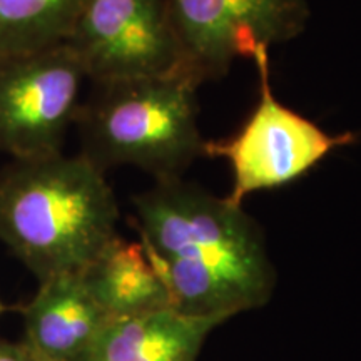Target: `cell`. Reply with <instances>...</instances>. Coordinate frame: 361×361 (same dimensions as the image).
Wrapping results in <instances>:
<instances>
[{
    "instance_id": "3957f363",
    "label": "cell",
    "mask_w": 361,
    "mask_h": 361,
    "mask_svg": "<svg viewBox=\"0 0 361 361\" xmlns=\"http://www.w3.org/2000/svg\"><path fill=\"white\" fill-rule=\"evenodd\" d=\"M92 84L75 124L80 154L102 173L134 166L156 180L180 178L204 156L197 126L201 84L186 71Z\"/></svg>"
},
{
    "instance_id": "6da1fadb",
    "label": "cell",
    "mask_w": 361,
    "mask_h": 361,
    "mask_svg": "<svg viewBox=\"0 0 361 361\" xmlns=\"http://www.w3.org/2000/svg\"><path fill=\"white\" fill-rule=\"evenodd\" d=\"M133 206L139 241L174 310L233 318L268 303L274 269L243 206L183 176L157 179Z\"/></svg>"
},
{
    "instance_id": "7a4b0ae2",
    "label": "cell",
    "mask_w": 361,
    "mask_h": 361,
    "mask_svg": "<svg viewBox=\"0 0 361 361\" xmlns=\"http://www.w3.org/2000/svg\"><path fill=\"white\" fill-rule=\"evenodd\" d=\"M117 223L106 173L80 152L0 169V241L39 281L84 271L117 236Z\"/></svg>"
},
{
    "instance_id": "4fadbf2b",
    "label": "cell",
    "mask_w": 361,
    "mask_h": 361,
    "mask_svg": "<svg viewBox=\"0 0 361 361\" xmlns=\"http://www.w3.org/2000/svg\"><path fill=\"white\" fill-rule=\"evenodd\" d=\"M25 345H27V343H25ZM27 346H29V345H27ZM27 361H57V360L47 358V356L37 353V351H34V350L29 346V358H27Z\"/></svg>"
},
{
    "instance_id": "8992f818",
    "label": "cell",
    "mask_w": 361,
    "mask_h": 361,
    "mask_svg": "<svg viewBox=\"0 0 361 361\" xmlns=\"http://www.w3.org/2000/svg\"><path fill=\"white\" fill-rule=\"evenodd\" d=\"M180 49L183 69L197 82L218 80L236 59L259 45L283 44L303 34L306 0H166Z\"/></svg>"
},
{
    "instance_id": "5b68a950",
    "label": "cell",
    "mask_w": 361,
    "mask_h": 361,
    "mask_svg": "<svg viewBox=\"0 0 361 361\" xmlns=\"http://www.w3.org/2000/svg\"><path fill=\"white\" fill-rule=\"evenodd\" d=\"M85 79L67 42L0 57V151L12 159L62 152Z\"/></svg>"
},
{
    "instance_id": "ba28073f",
    "label": "cell",
    "mask_w": 361,
    "mask_h": 361,
    "mask_svg": "<svg viewBox=\"0 0 361 361\" xmlns=\"http://www.w3.org/2000/svg\"><path fill=\"white\" fill-rule=\"evenodd\" d=\"M20 313L24 341L57 361H79L111 319L94 298L82 271L39 281L37 293L20 306Z\"/></svg>"
},
{
    "instance_id": "52a82bcc",
    "label": "cell",
    "mask_w": 361,
    "mask_h": 361,
    "mask_svg": "<svg viewBox=\"0 0 361 361\" xmlns=\"http://www.w3.org/2000/svg\"><path fill=\"white\" fill-rule=\"evenodd\" d=\"M66 42L92 82L184 71L166 0H85Z\"/></svg>"
},
{
    "instance_id": "277c9868",
    "label": "cell",
    "mask_w": 361,
    "mask_h": 361,
    "mask_svg": "<svg viewBox=\"0 0 361 361\" xmlns=\"http://www.w3.org/2000/svg\"><path fill=\"white\" fill-rule=\"evenodd\" d=\"M251 61L259 79L255 109L231 137L204 144V156L223 157L231 168L233 188L226 200L234 206H243L250 194L286 186L310 173L335 149L358 141L355 133L328 134L278 101L271 84L268 45H259Z\"/></svg>"
},
{
    "instance_id": "9c48e42d",
    "label": "cell",
    "mask_w": 361,
    "mask_h": 361,
    "mask_svg": "<svg viewBox=\"0 0 361 361\" xmlns=\"http://www.w3.org/2000/svg\"><path fill=\"white\" fill-rule=\"evenodd\" d=\"M229 318L174 308L112 318L79 361H196L207 335Z\"/></svg>"
},
{
    "instance_id": "7c38bea8",
    "label": "cell",
    "mask_w": 361,
    "mask_h": 361,
    "mask_svg": "<svg viewBox=\"0 0 361 361\" xmlns=\"http://www.w3.org/2000/svg\"><path fill=\"white\" fill-rule=\"evenodd\" d=\"M29 358V346L22 340L12 343L0 338V361H27Z\"/></svg>"
},
{
    "instance_id": "8fae6325",
    "label": "cell",
    "mask_w": 361,
    "mask_h": 361,
    "mask_svg": "<svg viewBox=\"0 0 361 361\" xmlns=\"http://www.w3.org/2000/svg\"><path fill=\"white\" fill-rule=\"evenodd\" d=\"M85 0H0V57L69 39Z\"/></svg>"
},
{
    "instance_id": "30bf717a",
    "label": "cell",
    "mask_w": 361,
    "mask_h": 361,
    "mask_svg": "<svg viewBox=\"0 0 361 361\" xmlns=\"http://www.w3.org/2000/svg\"><path fill=\"white\" fill-rule=\"evenodd\" d=\"M82 273L111 319L173 308L141 241H128L117 234Z\"/></svg>"
},
{
    "instance_id": "5bb4252c",
    "label": "cell",
    "mask_w": 361,
    "mask_h": 361,
    "mask_svg": "<svg viewBox=\"0 0 361 361\" xmlns=\"http://www.w3.org/2000/svg\"><path fill=\"white\" fill-rule=\"evenodd\" d=\"M7 310H8V306H6V305L2 303V301H0V314H2V313H6Z\"/></svg>"
}]
</instances>
